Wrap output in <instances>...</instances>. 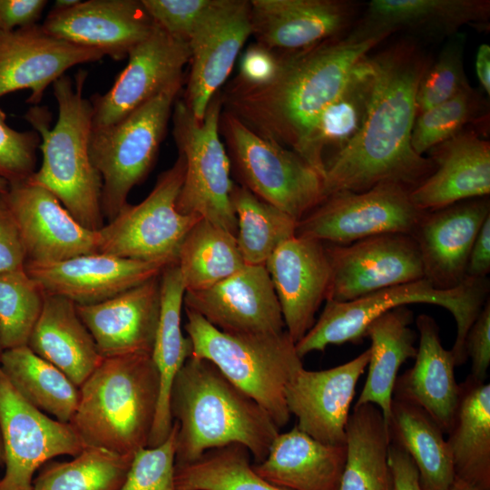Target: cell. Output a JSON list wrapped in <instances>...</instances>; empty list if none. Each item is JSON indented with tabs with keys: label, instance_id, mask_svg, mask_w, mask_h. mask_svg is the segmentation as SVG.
Returning <instances> with one entry per match:
<instances>
[{
	"label": "cell",
	"instance_id": "1",
	"mask_svg": "<svg viewBox=\"0 0 490 490\" xmlns=\"http://www.w3.org/2000/svg\"><path fill=\"white\" fill-rule=\"evenodd\" d=\"M371 88L362 124L325 163L323 200L339 191H363L392 181L410 190L435 169L411 146L419 81L430 61L404 40L369 56Z\"/></svg>",
	"mask_w": 490,
	"mask_h": 490
},
{
	"label": "cell",
	"instance_id": "2",
	"mask_svg": "<svg viewBox=\"0 0 490 490\" xmlns=\"http://www.w3.org/2000/svg\"><path fill=\"white\" fill-rule=\"evenodd\" d=\"M388 36L354 28L309 48L279 54L272 80L252 86L233 79L220 93L222 110L256 133L296 152L370 51Z\"/></svg>",
	"mask_w": 490,
	"mask_h": 490
},
{
	"label": "cell",
	"instance_id": "3",
	"mask_svg": "<svg viewBox=\"0 0 490 490\" xmlns=\"http://www.w3.org/2000/svg\"><path fill=\"white\" fill-rule=\"evenodd\" d=\"M169 409L177 426L175 465L191 463L208 450L231 444L245 446L258 464L280 430L214 364L193 356L173 379Z\"/></svg>",
	"mask_w": 490,
	"mask_h": 490
},
{
	"label": "cell",
	"instance_id": "4",
	"mask_svg": "<svg viewBox=\"0 0 490 490\" xmlns=\"http://www.w3.org/2000/svg\"><path fill=\"white\" fill-rule=\"evenodd\" d=\"M87 73L80 70L73 81L63 75L53 83L58 119L50 129L46 108L31 106L24 118L39 134L41 167L28 179L51 191L74 218L93 231L103 225L102 178L89 152L93 128L91 101L83 97Z\"/></svg>",
	"mask_w": 490,
	"mask_h": 490
},
{
	"label": "cell",
	"instance_id": "5",
	"mask_svg": "<svg viewBox=\"0 0 490 490\" xmlns=\"http://www.w3.org/2000/svg\"><path fill=\"white\" fill-rule=\"evenodd\" d=\"M159 397L152 354L103 358L79 387L69 424L84 446L133 456L148 446Z\"/></svg>",
	"mask_w": 490,
	"mask_h": 490
},
{
	"label": "cell",
	"instance_id": "6",
	"mask_svg": "<svg viewBox=\"0 0 490 490\" xmlns=\"http://www.w3.org/2000/svg\"><path fill=\"white\" fill-rule=\"evenodd\" d=\"M184 325L192 344L191 356L214 364L236 387L255 400L280 429L291 415L286 388L303 368L296 344L287 331L230 334L193 310L185 309Z\"/></svg>",
	"mask_w": 490,
	"mask_h": 490
},
{
	"label": "cell",
	"instance_id": "7",
	"mask_svg": "<svg viewBox=\"0 0 490 490\" xmlns=\"http://www.w3.org/2000/svg\"><path fill=\"white\" fill-rule=\"evenodd\" d=\"M489 279L466 278L451 289H436L430 281H417L386 288L356 299L337 302L327 300L312 328L296 343L299 358L313 351H323L329 345L358 343L366 338L369 324L392 309L413 303L437 305L447 309L455 318L456 336L450 349L456 366L467 360L466 334L488 298Z\"/></svg>",
	"mask_w": 490,
	"mask_h": 490
},
{
	"label": "cell",
	"instance_id": "8",
	"mask_svg": "<svg viewBox=\"0 0 490 490\" xmlns=\"http://www.w3.org/2000/svg\"><path fill=\"white\" fill-rule=\"evenodd\" d=\"M181 85L169 87L118 122L92 128L90 157L102 178V211L108 220L151 172Z\"/></svg>",
	"mask_w": 490,
	"mask_h": 490
},
{
	"label": "cell",
	"instance_id": "9",
	"mask_svg": "<svg viewBox=\"0 0 490 490\" xmlns=\"http://www.w3.org/2000/svg\"><path fill=\"white\" fill-rule=\"evenodd\" d=\"M220 93L210 102L204 117L194 116L183 99H176L172 113L173 137L185 162L184 179L176 207L237 235V218L230 194V161L220 140Z\"/></svg>",
	"mask_w": 490,
	"mask_h": 490
},
{
	"label": "cell",
	"instance_id": "10",
	"mask_svg": "<svg viewBox=\"0 0 490 490\" xmlns=\"http://www.w3.org/2000/svg\"><path fill=\"white\" fill-rule=\"evenodd\" d=\"M220 132L240 185L297 221L323 201V178L291 149L221 111Z\"/></svg>",
	"mask_w": 490,
	"mask_h": 490
},
{
	"label": "cell",
	"instance_id": "11",
	"mask_svg": "<svg viewBox=\"0 0 490 490\" xmlns=\"http://www.w3.org/2000/svg\"><path fill=\"white\" fill-rule=\"evenodd\" d=\"M184 172V158L179 153L143 201L135 205L127 203L98 230V252L166 266L177 263L184 237L202 219L177 210Z\"/></svg>",
	"mask_w": 490,
	"mask_h": 490
},
{
	"label": "cell",
	"instance_id": "12",
	"mask_svg": "<svg viewBox=\"0 0 490 490\" xmlns=\"http://www.w3.org/2000/svg\"><path fill=\"white\" fill-rule=\"evenodd\" d=\"M402 184L381 182L363 191H339L326 197L298 221L296 236L348 245L385 233L410 234L424 211Z\"/></svg>",
	"mask_w": 490,
	"mask_h": 490
},
{
	"label": "cell",
	"instance_id": "13",
	"mask_svg": "<svg viewBox=\"0 0 490 490\" xmlns=\"http://www.w3.org/2000/svg\"><path fill=\"white\" fill-rule=\"evenodd\" d=\"M0 432L5 471L0 490H33L35 471L54 456L84 447L69 423L48 416L12 386L0 368Z\"/></svg>",
	"mask_w": 490,
	"mask_h": 490
},
{
	"label": "cell",
	"instance_id": "14",
	"mask_svg": "<svg viewBox=\"0 0 490 490\" xmlns=\"http://www.w3.org/2000/svg\"><path fill=\"white\" fill-rule=\"evenodd\" d=\"M325 248L331 270L327 300L350 301L424 279L419 250L410 234L385 233L348 245L325 243Z\"/></svg>",
	"mask_w": 490,
	"mask_h": 490
},
{
	"label": "cell",
	"instance_id": "15",
	"mask_svg": "<svg viewBox=\"0 0 490 490\" xmlns=\"http://www.w3.org/2000/svg\"><path fill=\"white\" fill-rule=\"evenodd\" d=\"M190 57L187 41L155 24L151 34L129 52L128 64L111 89L93 97V128L118 122L164 90L182 83Z\"/></svg>",
	"mask_w": 490,
	"mask_h": 490
},
{
	"label": "cell",
	"instance_id": "16",
	"mask_svg": "<svg viewBox=\"0 0 490 490\" xmlns=\"http://www.w3.org/2000/svg\"><path fill=\"white\" fill-rule=\"evenodd\" d=\"M252 34L250 1L215 0L188 39L191 70L183 99L201 120Z\"/></svg>",
	"mask_w": 490,
	"mask_h": 490
},
{
	"label": "cell",
	"instance_id": "17",
	"mask_svg": "<svg viewBox=\"0 0 490 490\" xmlns=\"http://www.w3.org/2000/svg\"><path fill=\"white\" fill-rule=\"evenodd\" d=\"M20 230L26 261L52 263L98 252L99 234L80 224L45 188L24 181L1 194Z\"/></svg>",
	"mask_w": 490,
	"mask_h": 490
},
{
	"label": "cell",
	"instance_id": "18",
	"mask_svg": "<svg viewBox=\"0 0 490 490\" xmlns=\"http://www.w3.org/2000/svg\"><path fill=\"white\" fill-rule=\"evenodd\" d=\"M183 304L226 333L285 331L279 303L265 265H245L210 288L186 291Z\"/></svg>",
	"mask_w": 490,
	"mask_h": 490
},
{
	"label": "cell",
	"instance_id": "19",
	"mask_svg": "<svg viewBox=\"0 0 490 490\" xmlns=\"http://www.w3.org/2000/svg\"><path fill=\"white\" fill-rule=\"evenodd\" d=\"M369 350L324 370L302 368L286 388V403L299 429L314 439L346 445V426L357 384L368 368Z\"/></svg>",
	"mask_w": 490,
	"mask_h": 490
},
{
	"label": "cell",
	"instance_id": "20",
	"mask_svg": "<svg viewBox=\"0 0 490 490\" xmlns=\"http://www.w3.org/2000/svg\"><path fill=\"white\" fill-rule=\"evenodd\" d=\"M265 267L279 303L285 330L296 344L315 324L316 313L327 300L331 270L325 243L294 236L274 250Z\"/></svg>",
	"mask_w": 490,
	"mask_h": 490
},
{
	"label": "cell",
	"instance_id": "21",
	"mask_svg": "<svg viewBox=\"0 0 490 490\" xmlns=\"http://www.w3.org/2000/svg\"><path fill=\"white\" fill-rule=\"evenodd\" d=\"M103 56L98 50L59 39L37 24L0 31V98L28 89L26 103L37 105L45 89L69 68Z\"/></svg>",
	"mask_w": 490,
	"mask_h": 490
},
{
	"label": "cell",
	"instance_id": "22",
	"mask_svg": "<svg viewBox=\"0 0 490 490\" xmlns=\"http://www.w3.org/2000/svg\"><path fill=\"white\" fill-rule=\"evenodd\" d=\"M50 34L122 60L155 27L138 0H88L53 8L41 24Z\"/></svg>",
	"mask_w": 490,
	"mask_h": 490
},
{
	"label": "cell",
	"instance_id": "23",
	"mask_svg": "<svg viewBox=\"0 0 490 490\" xmlns=\"http://www.w3.org/2000/svg\"><path fill=\"white\" fill-rule=\"evenodd\" d=\"M489 216L487 196L425 211L411 233L419 250L424 279L438 289L461 285L473 243Z\"/></svg>",
	"mask_w": 490,
	"mask_h": 490
},
{
	"label": "cell",
	"instance_id": "24",
	"mask_svg": "<svg viewBox=\"0 0 490 490\" xmlns=\"http://www.w3.org/2000/svg\"><path fill=\"white\" fill-rule=\"evenodd\" d=\"M250 9L257 44L276 54L342 35L356 15V4L341 0H252Z\"/></svg>",
	"mask_w": 490,
	"mask_h": 490
},
{
	"label": "cell",
	"instance_id": "25",
	"mask_svg": "<svg viewBox=\"0 0 490 490\" xmlns=\"http://www.w3.org/2000/svg\"><path fill=\"white\" fill-rule=\"evenodd\" d=\"M165 267L162 263L95 252L52 263L26 261L24 270L45 292L85 306L109 299L157 277Z\"/></svg>",
	"mask_w": 490,
	"mask_h": 490
},
{
	"label": "cell",
	"instance_id": "26",
	"mask_svg": "<svg viewBox=\"0 0 490 490\" xmlns=\"http://www.w3.org/2000/svg\"><path fill=\"white\" fill-rule=\"evenodd\" d=\"M160 275L109 299L76 305L102 358L152 354L160 314Z\"/></svg>",
	"mask_w": 490,
	"mask_h": 490
},
{
	"label": "cell",
	"instance_id": "27",
	"mask_svg": "<svg viewBox=\"0 0 490 490\" xmlns=\"http://www.w3.org/2000/svg\"><path fill=\"white\" fill-rule=\"evenodd\" d=\"M435 169L410 191V200L426 211L490 193V142L466 129L432 148Z\"/></svg>",
	"mask_w": 490,
	"mask_h": 490
},
{
	"label": "cell",
	"instance_id": "28",
	"mask_svg": "<svg viewBox=\"0 0 490 490\" xmlns=\"http://www.w3.org/2000/svg\"><path fill=\"white\" fill-rule=\"evenodd\" d=\"M419 344L414 366L398 376L393 398L415 405L447 434L453 424L459 402L460 387L456 383L455 358L451 350L441 343L439 328L429 315L416 319Z\"/></svg>",
	"mask_w": 490,
	"mask_h": 490
},
{
	"label": "cell",
	"instance_id": "29",
	"mask_svg": "<svg viewBox=\"0 0 490 490\" xmlns=\"http://www.w3.org/2000/svg\"><path fill=\"white\" fill-rule=\"evenodd\" d=\"M346 445L319 442L295 426L273 440L255 472L289 490H337L346 463Z\"/></svg>",
	"mask_w": 490,
	"mask_h": 490
},
{
	"label": "cell",
	"instance_id": "30",
	"mask_svg": "<svg viewBox=\"0 0 490 490\" xmlns=\"http://www.w3.org/2000/svg\"><path fill=\"white\" fill-rule=\"evenodd\" d=\"M486 0H372L357 29L367 34L407 30L432 36H451L465 24H485Z\"/></svg>",
	"mask_w": 490,
	"mask_h": 490
},
{
	"label": "cell",
	"instance_id": "31",
	"mask_svg": "<svg viewBox=\"0 0 490 490\" xmlns=\"http://www.w3.org/2000/svg\"><path fill=\"white\" fill-rule=\"evenodd\" d=\"M27 346L78 387L102 360L94 339L67 298L46 292Z\"/></svg>",
	"mask_w": 490,
	"mask_h": 490
},
{
	"label": "cell",
	"instance_id": "32",
	"mask_svg": "<svg viewBox=\"0 0 490 490\" xmlns=\"http://www.w3.org/2000/svg\"><path fill=\"white\" fill-rule=\"evenodd\" d=\"M160 314L152 358L160 376V397L148 447L162 444L172 428L169 397L173 379L191 356L192 344L181 330V309L186 289L177 263L160 275Z\"/></svg>",
	"mask_w": 490,
	"mask_h": 490
},
{
	"label": "cell",
	"instance_id": "33",
	"mask_svg": "<svg viewBox=\"0 0 490 490\" xmlns=\"http://www.w3.org/2000/svg\"><path fill=\"white\" fill-rule=\"evenodd\" d=\"M413 320L409 309L397 307L373 320L366 331V337L371 341L368 376L355 406L376 405L382 412L386 426L390 417L399 368L416 355V333L410 327Z\"/></svg>",
	"mask_w": 490,
	"mask_h": 490
},
{
	"label": "cell",
	"instance_id": "34",
	"mask_svg": "<svg viewBox=\"0 0 490 490\" xmlns=\"http://www.w3.org/2000/svg\"><path fill=\"white\" fill-rule=\"evenodd\" d=\"M459 387V402L446 439L455 476L490 490V384L469 375Z\"/></svg>",
	"mask_w": 490,
	"mask_h": 490
},
{
	"label": "cell",
	"instance_id": "35",
	"mask_svg": "<svg viewBox=\"0 0 490 490\" xmlns=\"http://www.w3.org/2000/svg\"><path fill=\"white\" fill-rule=\"evenodd\" d=\"M390 444L415 463L422 490H447L455 479L451 453L438 425L420 407L393 398L387 425Z\"/></svg>",
	"mask_w": 490,
	"mask_h": 490
},
{
	"label": "cell",
	"instance_id": "36",
	"mask_svg": "<svg viewBox=\"0 0 490 490\" xmlns=\"http://www.w3.org/2000/svg\"><path fill=\"white\" fill-rule=\"evenodd\" d=\"M389 438L382 412L354 406L346 426V463L337 490H394Z\"/></svg>",
	"mask_w": 490,
	"mask_h": 490
},
{
	"label": "cell",
	"instance_id": "37",
	"mask_svg": "<svg viewBox=\"0 0 490 490\" xmlns=\"http://www.w3.org/2000/svg\"><path fill=\"white\" fill-rule=\"evenodd\" d=\"M0 368L30 404L58 421L70 423L78 405L79 387L59 368L27 345L3 350Z\"/></svg>",
	"mask_w": 490,
	"mask_h": 490
},
{
	"label": "cell",
	"instance_id": "38",
	"mask_svg": "<svg viewBox=\"0 0 490 490\" xmlns=\"http://www.w3.org/2000/svg\"><path fill=\"white\" fill-rule=\"evenodd\" d=\"M371 82L372 66L368 55L359 64L343 93L320 114L295 152L322 178L327 149H334V155L359 130L367 109Z\"/></svg>",
	"mask_w": 490,
	"mask_h": 490
},
{
	"label": "cell",
	"instance_id": "39",
	"mask_svg": "<svg viewBox=\"0 0 490 490\" xmlns=\"http://www.w3.org/2000/svg\"><path fill=\"white\" fill-rule=\"evenodd\" d=\"M177 265L186 291H196L213 286L246 264L236 237L201 219L184 237Z\"/></svg>",
	"mask_w": 490,
	"mask_h": 490
},
{
	"label": "cell",
	"instance_id": "40",
	"mask_svg": "<svg viewBox=\"0 0 490 490\" xmlns=\"http://www.w3.org/2000/svg\"><path fill=\"white\" fill-rule=\"evenodd\" d=\"M230 200L237 218L236 240L246 265H265L283 241L296 236L295 219L245 187L234 183Z\"/></svg>",
	"mask_w": 490,
	"mask_h": 490
},
{
	"label": "cell",
	"instance_id": "41",
	"mask_svg": "<svg viewBox=\"0 0 490 490\" xmlns=\"http://www.w3.org/2000/svg\"><path fill=\"white\" fill-rule=\"evenodd\" d=\"M177 490H289L258 475L249 450L231 444L205 452L191 463L175 465Z\"/></svg>",
	"mask_w": 490,
	"mask_h": 490
},
{
	"label": "cell",
	"instance_id": "42",
	"mask_svg": "<svg viewBox=\"0 0 490 490\" xmlns=\"http://www.w3.org/2000/svg\"><path fill=\"white\" fill-rule=\"evenodd\" d=\"M133 456L84 446L70 461L46 465L33 482V490H119Z\"/></svg>",
	"mask_w": 490,
	"mask_h": 490
},
{
	"label": "cell",
	"instance_id": "43",
	"mask_svg": "<svg viewBox=\"0 0 490 490\" xmlns=\"http://www.w3.org/2000/svg\"><path fill=\"white\" fill-rule=\"evenodd\" d=\"M45 290L24 270L0 273V346H26L41 314Z\"/></svg>",
	"mask_w": 490,
	"mask_h": 490
},
{
	"label": "cell",
	"instance_id": "44",
	"mask_svg": "<svg viewBox=\"0 0 490 490\" xmlns=\"http://www.w3.org/2000/svg\"><path fill=\"white\" fill-rule=\"evenodd\" d=\"M486 116V101L471 85L452 98L418 113L416 117L411 146L424 156L432 148L454 137L465 126Z\"/></svg>",
	"mask_w": 490,
	"mask_h": 490
},
{
	"label": "cell",
	"instance_id": "45",
	"mask_svg": "<svg viewBox=\"0 0 490 490\" xmlns=\"http://www.w3.org/2000/svg\"><path fill=\"white\" fill-rule=\"evenodd\" d=\"M466 36H450L435 62L424 72L416 96V115L470 86L464 65Z\"/></svg>",
	"mask_w": 490,
	"mask_h": 490
},
{
	"label": "cell",
	"instance_id": "46",
	"mask_svg": "<svg viewBox=\"0 0 490 490\" xmlns=\"http://www.w3.org/2000/svg\"><path fill=\"white\" fill-rule=\"evenodd\" d=\"M177 426L154 447L138 450L119 490H177L174 480Z\"/></svg>",
	"mask_w": 490,
	"mask_h": 490
},
{
	"label": "cell",
	"instance_id": "47",
	"mask_svg": "<svg viewBox=\"0 0 490 490\" xmlns=\"http://www.w3.org/2000/svg\"><path fill=\"white\" fill-rule=\"evenodd\" d=\"M40 142L35 131L19 132L10 127L0 108V178L9 184L27 181L35 172Z\"/></svg>",
	"mask_w": 490,
	"mask_h": 490
},
{
	"label": "cell",
	"instance_id": "48",
	"mask_svg": "<svg viewBox=\"0 0 490 490\" xmlns=\"http://www.w3.org/2000/svg\"><path fill=\"white\" fill-rule=\"evenodd\" d=\"M215 0H142L153 22L168 34L188 42Z\"/></svg>",
	"mask_w": 490,
	"mask_h": 490
},
{
	"label": "cell",
	"instance_id": "49",
	"mask_svg": "<svg viewBox=\"0 0 490 490\" xmlns=\"http://www.w3.org/2000/svg\"><path fill=\"white\" fill-rule=\"evenodd\" d=\"M466 354L471 359V377L485 382L490 365V300L485 303L470 327L465 343Z\"/></svg>",
	"mask_w": 490,
	"mask_h": 490
},
{
	"label": "cell",
	"instance_id": "50",
	"mask_svg": "<svg viewBox=\"0 0 490 490\" xmlns=\"http://www.w3.org/2000/svg\"><path fill=\"white\" fill-rule=\"evenodd\" d=\"M26 260L19 228L0 194V273L24 270Z\"/></svg>",
	"mask_w": 490,
	"mask_h": 490
},
{
	"label": "cell",
	"instance_id": "51",
	"mask_svg": "<svg viewBox=\"0 0 490 490\" xmlns=\"http://www.w3.org/2000/svg\"><path fill=\"white\" fill-rule=\"evenodd\" d=\"M279 55L255 44L242 54L236 81L247 85H262L272 80L277 73Z\"/></svg>",
	"mask_w": 490,
	"mask_h": 490
},
{
	"label": "cell",
	"instance_id": "52",
	"mask_svg": "<svg viewBox=\"0 0 490 490\" xmlns=\"http://www.w3.org/2000/svg\"><path fill=\"white\" fill-rule=\"evenodd\" d=\"M46 5L45 0H0V31L35 24Z\"/></svg>",
	"mask_w": 490,
	"mask_h": 490
},
{
	"label": "cell",
	"instance_id": "53",
	"mask_svg": "<svg viewBox=\"0 0 490 490\" xmlns=\"http://www.w3.org/2000/svg\"><path fill=\"white\" fill-rule=\"evenodd\" d=\"M388 462L393 475L394 490H422L417 468L403 449L390 444Z\"/></svg>",
	"mask_w": 490,
	"mask_h": 490
},
{
	"label": "cell",
	"instance_id": "54",
	"mask_svg": "<svg viewBox=\"0 0 490 490\" xmlns=\"http://www.w3.org/2000/svg\"><path fill=\"white\" fill-rule=\"evenodd\" d=\"M490 272V216L483 223L471 248L466 278L485 279Z\"/></svg>",
	"mask_w": 490,
	"mask_h": 490
},
{
	"label": "cell",
	"instance_id": "55",
	"mask_svg": "<svg viewBox=\"0 0 490 490\" xmlns=\"http://www.w3.org/2000/svg\"><path fill=\"white\" fill-rule=\"evenodd\" d=\"M475 72L478 81L485 90L490 94V46L482 44L477 50L475 57Z\"/></svg>",
	"mask_w": 490,
	"mask_h": 490
},
{
	"label": "cell",
	"instance_id": "56",
	"mask_svg": "<svg viewBox=\"0 0 490 490\" xmlns=\"http://www.w3.org/2000/svg\"><path fill=\"white\" fill-rule=\"evenodd\" d=\"M447 490H481L480 488L473 485L472 484L466 482L455 476L454 481L450 485Z\"/></svg>",
	"mask_w": 490,
	"mask_h": 490
},
{
	"label": "cell",
	"instance_id": "57",
	"mask_svg": "<svg viewBox=\"0 0 490 490\" xmlns=\"http://www.w3.org/2000/svg\"><path fill=\"white\" fill-rule=\"evenodd\" d=\"M78 2L79 0H57L54 3V8H57V9L69 8L76 5Z\"/></svg>",
	"mask_w": 490,
	"mask_h": 490
},
{
	"label": "cell",
	"instance_id": "58",
	"mask_svg": "<svg viewBox=\"0 0 490 490\" xmlns=\"http://www.w3.org/2000/svg\"><path fill=\"white\" fill-rule=\"evenodd\" d=\"M9 183L5 179L0 178V194H4L7 191Z\"/></svg>",
	"mask_w": 490,
	"mask_h": 490
},
{
	"label": "cell",
	"instance_id": "59",
	"mask_svg": "<svg viewBox=\"0 0 490 490\" xmlns=\"http://www.w3.org/2000/svg\"><path fill=\"white\" fill-rule=\"evenodd\" d=\"M4 463V448H3V441L0 432V464Z\"/></svg>",
	"mask_w": 490,
	"mask_h": 490
},
{
	"label": "cell",
	"instance_id": "60",
	"mask_svg": "<svg viewBox=\"0 0 490 490\" xmlns=\"http://www.w3.org/2000/svg\"><path fill=\"white\" fill-rule=\"evenodd\" d=\"M2 351H3V350H2L1 346H0V356H1Z\"/></svg>",
	"mask_w": 490,
	"mask_h": 490
}]
</instances>
